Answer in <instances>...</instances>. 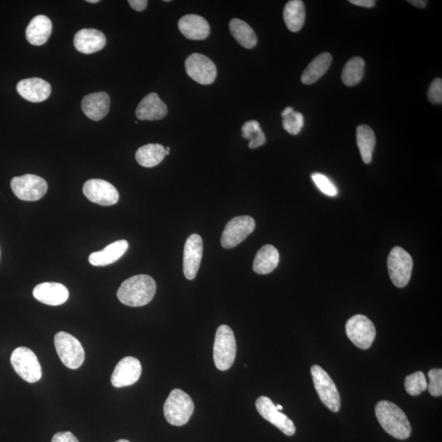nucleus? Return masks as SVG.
Wrapping results in <instances>:
<instances>
[{"label": "nucleus", "instance_id": "13", "mask_svg": "<svg viewBox=\"0 0 442 442\" xmlns=\"http://www.w3.org/2000/svg\"><path fill=\"white\" fill-rule=\"evenodd\" d=\"M83 192L92 203L101 206H113L119 200L117 188L104 179L88 180L84 184Z\"/></svg>", "mask_w": 442, "mask_h": 442}, {"label": "nucleus", "instance_id": "19", "mask_svg": "<svg viewBox=\"0 0 442 442\" xmlns=\"http://www.w3.org/2000/svg\"><path fill=\"white\" fill-rule=\"evenodd\" d=\"M16 90L25 100L41 102L48 100L50 96L51 85L47 81L35 77L21 80L16 85Z\"/></svg>", "mask_w": 442, "mask_h": 442}, {"label": "nucleus", "instance_id": "16", "mask_svg": "<svg viewBox=\"0 0 442 442\" xmlns=\"http://www.w3.org/2000/svg\"><path fill=\"white\" fill-rule=\"evenodd\" d=\"M203 239L197 234L188 238L184 251V273L187 280H195L203 258Z\"/></svg>", "mask_w": 442, "mask_h": 442}, {"label": "nucleus", "instance_id": "10", "mask_svg": "<svg viewBox=\"0 0 442 442\" xmlns=\"http://www.w3.org/2000/svg\"><path fill=\"white\" fill-rule=\"evenodd\" d=\"M11 188L19 199L34 201L41 199L45 195L48 184L38 175L27 174L12 179Z\"/></svg>", "mask_w": 442, "mask_h": 442}, {"label": "nucleus", "instance_id": "39", "mask_svg": "<svg viewBox=\"0 0 442 442\" xmlns=\"http://www.w3.org/2000/svg\"><path fill=\"white\" fill-rule=\"evenodd\" d=\"M148 3L147 0H130L129 1L133 10L138 12L144 11L147 8Z\"/></svg>", "mask_w": 442, "mask_h": 442}, {"label": "nucleus", "instance_id": "1", "mask_svg": "<svg viewBox=\"0 0 442 442\" xmlns=\"http://www.w3.org/2000/svg\"><path fill=\"white\" fill-rule=\"evenodd\" d=\"M156 290V283L152 277L140 274L122 283L118 291V298L128 307H143L152 301Z\"/></svg>", "mask_w": 442, "mask_h": 442}, {"label": "nucleus", "instance_id": "3", "mask_svg": "<svg viewBox=\"0 0 442 442\" xmlns=\"http://www.w3.org/2000/svg\"><path fill=\"white\" fill-rule=\"evenodd\" d=\"M237 345L233 330L228 325L218 328L214 342V362L218 370L228 371L233 366Z\"/></svg>", "mask_w": 442, "mask_h": 442}, {"label": "nucleus", "instance_id": "5", "mask_svg": "<svg viewBox=\"0 0 442 442\" xmlns=\"http://www.w3.org/2000/svg\"><path fill=\"white\" fill-rule=\"evenodd\" d=\"M54 344L64 366L71 370H76L82 366L85 351L81 343L74 336L66 332H58L54 337Z\"/></svg>", "mask_w": 442, "mask_h": 442}, {"label": "nucleus", "instance_id": "7", "mask_svg": "<svg viewBox=\"0 0 442 442\" xmlns=\"http://www.w3.org/2000/svg\"><path fill=\"white\" fill-rule=\"evenodd\" d=\"M388 268L390 280L395 286L401 289L410 280L413 259L402 247H394L388 256Z\"/></svg>", "mask_w": 442, "mask_h": 442}, {"label": "nucleus", "instance_id": "27", "mask_svg": "<svg viewBox=\"0 0 442 442\" xmlns=\"http://www.w3.org/2000/svg\"><path fill=\"white\" fill-rule=\"evenodd\" d=\"M283 19L290 32H299L306 20V8L304 3L301 0H291L287 2L283 10Z\"/></svg>", "mask_w": 442, "mask_h": 442}, {"label": "nucleus", "instance_id": "11", "mask_svg": "<svg viewBox=\"0 0 442 442\" xmlns=\"http://www.w3.org/2000/svg\"><path fill=\"white\" fill-rule=\"evenodd\" d=\"M256 227L254 219L248 216L237 217L232 219L227 225L221 236V245L226 249L233 248L245 240Z\"/></svg>", "mask_w": 442, "mask_h": 442}, {"label": "nucleus", "instance_id": "17", "mask_svg": "<svg viewBox=\"0 0 442 442\" xmlns=\"http://www.w3.org/2000/svg\"><path fill=\"white\" fill-rule=\"evenodd\" d=\"M33 296L37 301L55 307L67 301L69 291L62 283H43L34 289Z\"/></svg>", "mask_w": 442, "mask_h": 442}, {"label": "nucleus", "instance_id": "28", "mask_svg": "<svg viewBox=\"0 0 442 442\" xmlns=\"http://www.w3.org/2000/svg\"><path fill=\"white\" fill-rule=\"evenodd\" d=\"M166 148L163 147L162 144H146L137 150L136 161L140 166L151 168V167L160 164L166 155Z\"/></svg>", "mask_w": 442, "mask_h": 442}, {"label": "nucleus", "instance_id": "35", "mask_svg": "<svg viewBox=\"0 0 442 442\" xmlns=\"http://www.w3.org/2000/svg\"><path fill=\"white\" fill-rule=\"evenodd\" d=\"M313 181L317 188L325 195L335 197L338 195V188L331 180L326 175L320 173H314L311 175Z\"/></svg>", "mask_w": 442, "mask_h": 442}, {"label": "nucleus", "instance_id": "12", "mask_svg": "<svg viewBox=\"0 0 442 442\" xmlns=\"http://www.w3.org/2000/svg\"><path fill=\"white\" fill-rule=\"evenodd\" d=\"M186 70L188 76L201 85H211L217 78V69L211 59L203 54H192L186 59Z\"/></svg>", "mask_w": 442, "mask_h": 442}, {"label": "nucleus", "instance_id": "2", "mask_svg": "<svg viewBox=\"0 0 442 442\" xmlns=\"http://www.w3.org/2000/svg\"><path fill=\"white\" fill-rule=\"evenodd\" d=\"M377 420L389 435L395 439L406 440L411 435V425L405 412L394 403L382 401L375 407Z\"/></svg>", "mask_w": 442, "mask_h": 442}, {"label": "nucleus", "instance_id": "34", "mask_svg": "<svg viewBox=\"0 0 442 442\" xmlns=\"http://www.w3.org/2000/svg\"><path fill=\"white\" fill-rule=\"evenodd\" d=\"M406 393L410 396H418L428 389V382L424 373L417 371L408 375L405 380Z\"/></svg>", "mask_w": 442, "mask_h": 442}, {"label": "nucleus", "instance_id": "43", "mask_svg": "<svg viewBox=\"0 0 442 442\" xmlns=\"http://www.w3.org/2000/svg\"><path fill=\"white\" fill-rule=\"evenodd\" d=\"M276 409L278 410H283V406H280V405H278V406H276Z\"/></svg>", "mask_w": 442, "mask_h": 442}, {"label": "nucleus", "instance_id": "42", "mask_svg": "<svg viewBox=\"0 0 442 442\" xmlns=\"http://www.w3.org/2000/svg\"><path fill=\"white\" fill-rule=\"evenodd\" d=\"M87 2L89 3H97L100 1H98V0H87Z\"/></svg>", "mask_w": 442, "mask_h": 442}, {"label": "nucleus", "instance_id": "25", "mask_svg": "<svg viewBox=\"0 0 442 442\" xmlns=\"http://www.w3.org/2000/svg\"><path fill=\"white\" fill-rule=\"evenodd\" d=\"M280 263V253L272 245H265L256 253L253 270L258 274H267L276 269Z\"/></svg>", "mask_w": 442, "mask_h": 442}, {"label": "nucleus", "instance_id": "18", "mask_svg": "<svg viewBox=\"0 0 442 442\" xmlns=\"http://www.w3.org/2000/svg\"><path fill=\"white\" fill-rule=\"evenodd\" d=\"M168 109L156 93L146 96L137 107L135 114L141 121H156L166 117Z\"/></svg>", "mask_w": 442, "mask_h": 442}, {"label": "nucleus", "instance_id": "6", "mask_svg": "<svg viewBox=\"0 0 442 442\" xmlns=\"http://www.w3.org/2000/svg\"><path fill=\"white\" fill-rule=\"evenodd\" d=\"M12 368L18 375L30 384L36 383L42 377V368L37 356L27 347L20 346L11 355Z\"/></svg>", "mask_w": 442, "mask_h": 442}, {"label": "nucleus", "instance_id": "30", "mask_svg": "<svg viewBox=\"0 0 442 442\" xmlns=\"http://www.w3.org/2000/svg\"><path fill=\"white\" fill-rule=\"evenodd\" d=\"M356 141H357L358 148L363 162L366 164H368L372 161L373 153L375 151L376 144L375 132L366 124H362L356 130Z\"/></svg>", "mask_w": 442, "mask_h": 442}, {"label": "nucleus", "instance_id": "31", "mask_svg": "<svg viewBox=\"0 0 442 442\" xmlns=\"http://www.w3.org/2000/svg\"><path fill=\"white\" fill-rule=\"evenodd\" d=\"M366 63L360 57H354L346 63L342 73L343 83L347 87H355L363 79Z\"/></svg>", "mask_w": 442, "mask_h": 442}, {"label": "nucleus", "instance_id": "26", "mask_svg": "<svg viewBox=\"0 0 442 442\" xmlns=\"http://www.w3.org/2000/svg\"><path fill=\"white\" fill-rule=\"evenodd\" d=\"M333 61L332 54L323 53L313 59L302 73L301 80L305 85H312L320 80L329 70Z\"/></svg>", "mask_w": 442, "mask_h": 442}, {"label": "nucleus", "instance_id": "36", "mask_svg": "<svg viewBox=\"0 0 442 442\" xmlns=\"http://www.w3.org/2000/svg\"><path fill=\"white\" fill-rule=\"evenodd\" d=\"M429 384L428 389L432 397H439L442 395V370L433 368L428 372Z\"/></svg>", "mask_w": 442, "mask_h": 442}, {"label": "nucleus", "instance_id": "44", "mask_svg": "<svg viewBox=\"0 0 442 442\" xmlns=\"http://www.w3.org/2000/svg\"><path fill=\"white\" fill-rule=\"evenodd\" d=\"M115 442H131V441H127V440L122 439V440H119V441H115Z\"/></svg>", "mask_w": 442, "mask_h": 442}, {"label": "nucleus", "instance_id": "20", "mask_svg": "<svg viewBox=\"0 0 442 442\" xmlns=\"http://www.w3.org/2000/svg\"><path fill=\"white\" fill-rule=\"evenodd\" d=\"M111 100L105 92L89 93L81 101V109L89 119L100 121L109 113Z\"/></svg>", "mask_w": 442, "mask_h": 442}, {"label": "nucleus", "instance_id": "8", "mask_svg": "<svg viewBox=\"0 0 442 442\" xmlns=\"http://www.w3.org/2000/svg\"><path fill=\"white\" fill-rule=\"evenodd\" d=\"M311 371L316 392L319 394L321 401L330 410L336 413L341 408V397L331 377L319 366H313Z\"/></svg>", "mask_w": 442, "mask_h": 442}, {"label": "nucleus", "instance_id": "29", "mask_svg": "<svg viewBox=\"0 0 442 442\" xmlns=\"http://www.w3.org/2000/svg\"><path fill=\"white\" fill-rule=\"evenodd\" d=\"M230 30L232 36L244 48L251 49L256 45L257 36L254 30L245 21L239 19H232L230 23Z\"/></svg>", "mask_w": 442, "mask_h": 442}, {"label": "nucleus", "instance_id": "40", "mask_svg": "<svg viewBox=\"0 0 442 442\" xmlns=\"http://www.w3.org/2000/svg\"><path fill=\"white\" fill-rule=\"evenodd\" d=\"M350 3L360 7L373 8L375 7L376 2L373 0H351Z\"/></svg>", "mask_w": 442, "mask_h": 442}, {"label": "nucleus", "instance_id": "9", "mask_svg": "<svg viewBox=\"0 0 442 442\" xmlns=\"http://www.w3.org/2000/svg\"><path fill=\"white\" fill-rule=\"evenodd\" d=\"M346 332L351 342L363 350L371 349L376 337L375 325L363 315L354 316L347 320Z\"/></svg>", "mask_w": 442, "mask_h": 442}, {"label": "nucleus", "instance_id": "23", "mask_svg": "<svg viewBox=\"0 0 442 442\" xmlns=\"http://www.w3.org/2000/svg\"><path fill=\"white\" fill-rule=\"evenodd\" d=\"M129 243L126 240H118L109 244L100 252H93L89 257V263L94 266H105L118 261L126 252Z\"/></svg>", "mask_w": 442, "mask_h": 442}, {"label": "nucleus", "instance_id": "15", "mask_svg": "<svg viewBox=\"0 0 442 442\" xmlns=\"http://www.w3.org/2000/svg\"><path fill=\"white\" fill-rule=\"evenodd\" d=\"M142 366L139 360L127 356L120 360L111 377V384L115 388L128 387L138 382L141 376Z\"/></svg>", "mask_w": 442, "mask_h": 442}, {"label": "nucleus", "instance_id": "32", "mask_svg": "<svg viewBox=\"0 0 442 442\" xmlns=\"http://www.w3.org/2000/svg\"><path fill=\"white\" fill-rule=\"evenodd\" d=\"M243 138L250 140L249 148L255 149L265 144L266 138L260 124L256 121H249L242 127Z\"/></svg>", "mask_w": 442, "mask_h": 442}, {"label": "nucleus", "instance_id": "21", "mask_svg": "<svg viewBox=\"0 0 442 442\" xmlns=\"http://www.w3.org/2000/svg\"><path fill=\"white\" fill-rule=\"evenodd\" d=\"M107 40L104 33L96 29H82L74 37L75 48L85 54L98 52L104 48Z\"/></svg>", "mask_w": 442, "mask_h": 442}, {"label": "nucleus", "instance_id": "38", "mask_svg": "<svg viewBox=\"0 0 442 442\" xmlns=\"http://www.w3.org/2000/svg\"><path fill=\"white\" fill-rule=\"evenodd\" d=\"M52 442H79L70 432H60L53 437Z\"/></svg>", "mask_w": 442, "mask_h": 442}, {"label": "nucleus", "instance_id": "4", "mask_svg": "<svg viewBox=\"0 0 442 442\" xmlns=\"http://www.w3.org/2000/svg\"><path fill=\"white\" fill-rule=\"evenodd\" d=\"M194 410L195 404L192 398L180 389L173 390L164 405L166 419L174 426H183L186 424Z\"/></svg>", "mask_w": 442, "mask_h": 442}, {"label": "nucleus", "instance_id": "41", "mask_svg": "<svg viewBox=\"0 0 442 442\" xmlns=\"http://www.w3.org/2000/svg\"><path fill=\"white\" fill-rule=\"evenodd\" d=\"M408 2L411 3L412 5H414L419 8H424L427 6L428 3L427 1H424V0H409V1Z\"/></svg>", "mask_w": 442, "mask_h": 442}, {"label": "nucleus", "instance_id": "24", "mask_svg": "<svg viewBox=\"0 0 442 442\" xmlns=\"http://www.w3.org/2000/svg\"><path fill=\"white\" fill-rule=\"evenodd\" d=\"M52 32V23L45 15L35 16L28 25L25 36L30 44L33 45H43L48 41Z\"/></svg>", "mask_w": 442, "mask_h": 442}, {"label": "nucleus", "instance_id": "22", "mask_svg": "<svg viewBox=\"0 0 442 442\" xmlns=\"http://www.w3.org/2000/svg\"><path fill=\"white\" fill-rule=\"evenodd\" d=\"M179 32L188 40L203 41L210 35V25L203 16L188 14L182 16L178 23Z\"/></svg>", "mask_w": 442, "mask_h": 442}, {"label": "nucleus", "instance_id": "33", "mask_svg": "<svg viewBox=\"0 0 442 442\" xmlns=\"http://www.w3.org/2000/svg\"><path fill=\"white\" fill-rule=\"evenodd\" d=\"M283 129L290 135H297L301 132L304 126V118L302 113L294 111L293 107H287L282 113Z\"/></svg>", "mask_w": 442, "mask_h": 442}, {"label": "nucleus", "instance_id": "37", "mask_svg": "<svg viewBox=\"0 0 442 442\" xmlns=\"http://www.w3.org/2000/svg\"><path fill=\"white\" fill-rule=\"evenodd\" d=\"M428 97L432 104H441L442 102V80L437 78L429 87Z\"/></svg>", "mask_w": 442, "mask_h": 442}, {"label": "nucleus", "instance_id": "14", "mask_svg": "<svg viewBox=\"0 0 442 442\" xmlns=\"http://www.w3.org/2000/svg\"><path fill=\"white\" fill-rule=\"evenodd\" d=\"M259 414L274 426H276L287 436H294L296 433L294 423L285 414L276 409V406L267 397H260L256 401Z\"/></svg>", "mask_w": 442, "mask_h": 442}]
</instances>
